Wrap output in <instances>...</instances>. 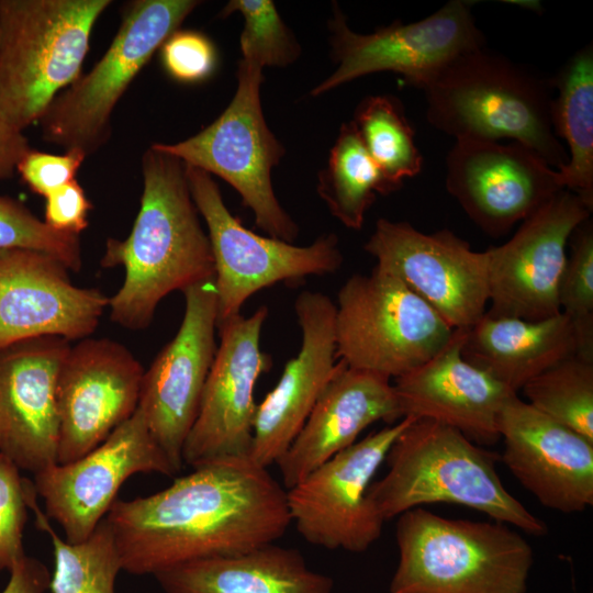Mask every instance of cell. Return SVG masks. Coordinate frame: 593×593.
<instances>
[{
  "label": "cell",
  "instance_id": "obj_20",
  "mask_svg": "<svg viewBox=\"0 0 593 593\" xmlns=\"http://www.w3.org/2000/svg\"><path fill=\"white\" fill-rule=\"evenodd\" d=\"M67 270L41 251L0 250V349L46 336L81 340L94 332L109 298L72 284Z\"/></svg>",
  "mask_w": 593,
  "mask_h": 593
},
{
  "label": "cell",
  "instance_id": "obj_33",
  "mask_svg": "<svg viewBox=\"0 0 593 593\" xmlns=\"http://www.w3.org/2000/svg\"><path fill=\"white\" fill-rule=\"evenodd\" d=\"M235 12L244 20L240 64L262 70L287 67L298 59L301 48L271 0H231L220 13L226 18Z\"/></svg>",
  "mask_w": 593,
  "mask_h": 593
},
{
  "label": "cell",
  "instance_id": "obj_9",
  "mask_svg": "<svg viewBox=\"0 0 593 593\" xmlns=\"http://www.w3.org/2000/svg\"><path fill=\"white\" fill-rule=\"evenodd\" d=\"M261 83V69L239 63L235 94L211 124L181 142L152 146L226 181L251 211L260 230L293 243L298 225L279 203L271 179L284 148L266 123Z\"/></svg>",
  "mask_w": 593,
  "mask_h": 593
},
{
  "label": "cell",
  "instance_id": "obj_28",
  "mask_svg": "<svg viewBox=\"0 0 593 593\" xmlns=\"http://www.w3.org/2000/svg\"><path fill=\"white\" fill-rule=\"evenodd\" d=\"M551 125L568 147V164L557 170L563 189L593 208V47L577 51L550 82Z\"/></svg>",
  "mask_w": 593,
  "mask_h": 593
},
{
  "label": "cell",
  "instance_id": "obj_22",
  "mask_svg": "<svg viewBox=\"0 0 593 593\" xmlns=\"http://www.w3.org/2000/svg\"><path fill=\"white\" fill-rule=\"evenodd\" d=\"M502 460L544 506L579 513L593 504V441L513 394L497 422Z\"/></svg>",
  "mask_w": 593,
  "mask_h": 593
},
{
  "label": "cell",
  "instance_id": "obj_5",
  "mask_svg": "<svg viewBox=\"0 0 593 593\" xmlns=\"http://www.w3.org/2000/svg\"><path fill=\"white\" fill-rule=\"evenodd\" d=\"M399 563L390 593H525L529 544L508 525L439 516L422 507L398 516Z\"/></svg>",
  "mask_w": 593,
  "mask_h": 593
},
{
  "label": "cell",
  "instance_id": "obj_21",
  "mask_svg": "<svg viewBox=\"0 0 593 593\" xmlns=\"http://www.w3.org/2000/svg\"><path fill=\"white\" fill-rule=\"evenodd\" d=\"M294 310L302 333L301 347L286 363L275 388L257 403L254 418L248 458L266 469L287 452L339 362L335 303L322 292L303 291Z\"/></svg>",
  "mask_w": 593,
  "mask_h": 593
},
{
  "label": "cell",
  "instance_id": "obj_10",
  "mask_svg": "<svg viewBox=\"0 0 593 593\" xmlns=\"http://www.w3.org/2000/svg\"><path fill=\"white\" fill-rule=\"evenodd\" d=\"M184 166L192 200L205 222L211 244L217 331L240 315L243 305L256 292L340 268L344 257L335 234L321 235L306 246L256 234L230 212L210 174Z\"/></svg>",
  "mask_w": 593,
  "mask_h": 593
},
{
  "label": "cell",
  "instance_id": "obj_7",
  "mask_svg": "<svg viewBox=\"0 0 593 593\" xmlns=\"http://www.w3.org/2000/svg\"><path fill=\"white\" fill-rule=\"evenodd\" d=\"M195 0H135L103 56L58 93L40 121L42 138L96 154L111 137L115 105L154 53L199 5Z\"/></svg>",
  "mask_w": 593,
  "mask_h": 593
},
{
  "label": "cell",
  "instance_id": "obj_17",
  "mask_svg": "<svg viewBox=\"0 0 593 593\" xmlns=\"http://www.w3.org/2000/svg\"><path fill=\"white\" fill-rule=\"evenodd\" d=\"M266 306L228 321L202 392L195 421L186 439L183 465L195 468L224 458L248 457L257 403L255 387L271 368L260 348Z\"/></svg>",
  "mask_w": 593,
  "mask_h": 593
},
{
  "label": "cell",
  "instance_id": "obj_40",
  "mask_svg": "<svg viewBox=\"0 0 593 593\" xmlns=\"http://www.w3.org/2000/svg\"><path fill=\"white\" fill-rule=\"evenodd\" d=\"M10 571V579L2 593H45L51 574L43 562L27 557L18 560Z\"/></svg>",
  "mask_w": 593,
  "mask_h": 593
},
{
  "label": "cell",
  "instance_id": "obj_19",
  "mask_svg": "<svg viewBox=\"0 0 593 593\" xmlns=\"http://www.w3.org/2000/svg\"><path fill=\"white\" fill-rule=\"evenodd\" d=\"M144 369L123 345L83 338L70 347L57 377V463L99 446L138 406Z\"/></svg>",
  "mask_w": 593,
  "mask_h": 593
},
{
  "label": "cell",
  "instance_id": "obj_11",
  "mask_svg": "<svg viewBox=\"0 0 593 593\" xmlns=\"http://www.w3.org/2000/svg\"><path fill=\"white\" fill-rule=\"evenodd\" d=\"M472 2L451 0L423 20L394 21L371 33L351 30L337 4L328 22L335 70L312 91L317 97L362 76L381 71L399 75L424 89L457 55L485 46L471 12Z\"/></svg>",
  "mask_w": 593,
  "mask_h": 593
},
{
  "label": "cell",
  "instance_id": "obj_29",
  "mask_svg": "<svg viewBox=\"0 0 593 593\" xmlns=\"http://www.w3.org/2000/svg\"><path fill=\"white\" fill-rule=\"evenodd\" d=\"M395 189L366 150L353 122L343 123L327 165L318 174L317 192L345 227L360 230L378 194Z\"/></svg>",
  "mask_w": 593,
  "mask_h": 593
},
{
  "label": "cell",
  "instance_id": "obj_8",
  "mask_svg": "<svg viewBox=\"0 0 593 593\" xmlns=\"http://www.w3.org/2000/svg\"><path fill=\"white\" fill-rule=\"evenodd\" d=\"M336 351L355 369L398 378L434 357L454 328L394 276L373 268L337 294Z\"/></svg>",
  "mask_w": 593,
  "mask_h": 593
},
{
  "label": "cell",
  "instance_id": "obj_34",
  "mask_svg": "<svg viewBox=\"0 0 593 593\" xmlns=\"http://www.w3.org/2000/svg\"><path fill=\"white\" fill-rule=\"evenodd\" d=\"M571 255L558 289L560 313L570 321L578 354L593 359V223L585 220L572 233Z\"/></svg>",
  "mask_w": 593,
  "mask_h": 593
},
{
  "label": "cell",
  "instance_id": "obj_4",
  "mask_svg": "<svg viewBox=\"0 0 593 593\" xmlns=\"http://www.w3.org/2000/svg\"><path fill=\"white\" fill-rule=\"evenodd\" d=\"M550 82L485 46L463 52L427 83L426 119L456 139H512L553 169L568 164L551 125Z\"/></svg>",
  "mask_w": 593,
  "mask_h": 593
},
{
  "label": "cell",
  "instance_id": "obj_25",
  "mask_svg": "<svg viewBox=\"0 0 593 593\" xmlns=\"http://www.w3.org/2000/svg\"><path fill=\"white\" fill-rule=\"evenodd\" d=\"M401 418L391 379L342 360L302 429L278 460L283 484L292 488L315 468L356 443L369 425Z\"/></svg>",
  "mask_w": 593,
  "mask_h": 593
},
{
  "label": "cell",
  "instance_id": "obj_41",
  "mask_svg": "<svg viewBox=\"0 0 593 593\" xmlns=\"http://www.w3.org/2000/svg\"><path fill=\"white\" fill-rule=\"evenodd\" d=\"M31 149L23 132L12 127L0 118V181L16 172V167Z\"/></svg>",
  "mask_w": 593,
  "mask_h": 593
},
{
  "label": "cell",
  "instance_id": "obj_26",
  "mask_svg": "<svg viewBox=\"0 0 593 593\" xmlns=\"http://www.w3.org/2000/svg\"><path fill=\"white\" fill-rule=\"evenodd\" d=\"M165 593H331V577L312 570L299 550L267 544L186 561L155 574Z\"/></svg>",
  "mask_w": 593,
  "mask_h": 593
},
{
  "label": "cell",
  "instance_id": "obj_6",
  "mask_svg": "<svg viewBox=\"0 0 593 593\" xmlns=\"http://www.w3.org/2000/svg\"><path fill=\"white\" fill-rule=\"evenodd\" d=\"M111 0H0V118L23 132L75 82Z\"/></svg>",
  "mask_w": 593,
  "mask_h": 593
},
{
  "label": "cell",
  "instance_id": "obj_14",
  "mask_svg": "<svg viewBox=\"0 0 593 593\" xmlns=\"http://www.w3.org/2000/svg\"><path fill=\"white\" fill-rule=\"evenodd\" d=\"M182 293L181 324L144 371L137 406L176 472L183 466V446L217 349L214 277L189 286Z\"/></svg>",
  "mask_w": 593,
  "mask_h": 593
},
{
  "label": "cell",
  "instance_id": "obj_3",
  "mask_svg": "<svg viewBox=\"0 0 593 593\" xmlns=\"http://www.w3.org/2000/svg\"><path fill=\"white\" fill-rule=\"evenodd\" d=\"M495 456L454 427L413 419L390 447L384 460L389 470L371 482L367 496L384 522L424 504L452 503L545 535L546 524L503 485Z\"/></svg>",
  "mask_w": 593,
  "mask_h": 593
},
{
  "label": "cell",
  "instance_id": "obj_18",
  "mask_svg": "<svg viewBox=\"0 0 593 593\" xmlns=\"http://www.w3.org/2000/svg\"><path fill=\"white\" fill-rule=\"evenodd\" d=\"M446 189L481 231L500 237L563 187L558 171L527 146L456 139L446 158Z\"/></svg>",
  "mask_w": 593,
  "mask_h": 593
},
{
  "label": "cell",
  "instance_id": "obj_31",
  "mask_svg": "<svg viewBox=\"0 0 593 593\" xmlns=\"http://www.w3.org/2000/svg\"><path fill=\"white\" fill-rule=\"evenodd\" d=\"M366 150L384 179L398 190L405 178L421 172L423 156L400 102L391 96H370L351 121Z\"/></svg>",
  "mask_w": 593,
  "mask_h": 593
},
{
  "label": "cell",
  "instance_id": "obj_23",
  "mask_svg": "<svg viewBox=\"0 0 593 593\" xmlns=\"http://www.w3.org/2000/svg\"><path fill=\"white\" fill-rule=\"evenodd\" d=\"M70 346L37 337L0 349V454L34 474L57 463V377Z\"/></svg>",
  "mask_w": 593,
  "mask_h": 593
},
{
  "label": "cell",
  "instance_id": "obj_37",
  "mask_svg": "<svg viewBox=\"0 0 593 593\" xmlns=\"http://www.w3.org/2000/svg\"><path fill=\"white\" fill-rule=\"evenodd\" d=\"M159 49L164 69L179 82H201L215 70L217 61L215 46L199 31L177 30Z\"/></svg>",
  "mask_w": 593,
  "mask_h": 593
},
{
  "label": "cell",
  "instance_id": "obj_35",
  "mask_svg": "<svg viewBox=\"0 0 593 593\" xmlns=\"http://www.w3.org/2000/svg\"><path fill=\"white\" fill-rule=\"evenodd\" d=\"M13 248L47 254L68 270L82 265L79 235L51 228L21 202L0 194V250Z\"/></svg>",
  "mask_w": 593,
  "mask_h": 593
},
{
  "label": "cell",
  "instance_id": "obj_27",
  "mask_svg": "<svg viewBox=\"0 0 593 593\" xmlns=\"http://www.w3.org/2000/svg\"><path fill=\"white\" fill-rule=\"evenodd\" d=\"M578 354L566 315L527 321L484 315L466 329L465 360L517 393L529 380Z\"/></svg>",
  "mask_w": 593,
  "mask_h": 593
},
{
  "label": "cell",
  "instance_id": "obj_32",
  "mask_svg": "<svg viewBox=\"0 0 593 593\" xmlns=\"http://www.w3.org/2000/svg\"><path fill=\"white\" fill-rule=\"evenodd\" d=\"M521 390L534 409L593 441V359L575 354Z\"/></svg>",
  "mask_w": 593,
  "mask_h": 593
},
{
  "label": "cell",
  "instance_id": "obj_15",
  "mask_svg": "<svg viewBox=\"0 0 593 593\" xmlns=\"http://www.w3.org/2000/svg\"><path fill=\"white\" fill-rule=\"evenodd\" d=\"M149 472L177 473L136 409L85 456L35 473L34 486L44 501L46 516L59 524L66 541L78 544L107 516L125 480Z\"/></svg>",
  "mask_w": 593,
  "mask_h": 593
},
{
  "label": "cell",
  "instance_id": "obj_24",
  "mask_svg": "<svg viewBox=\"0 0 593 593\" xmlns=\"http://www.w3.org/2000/svg\"><path fill=\"white\" fill-rule=\"evenodd\" d=\"M466 329L422 366L395 378L393 389L401 418H427L454 427L480 444L499 436L500 413L517 394L463 359Z\"/></svg>",
  "mask_w": 593,
  "mask_h": 593
},
{
  "label": "cell",
  "instance_id": "obj_1",
  "mask_svg": "<svg viewBox=\"0 0 593 593\" xmlns=\"http://www.w3.org/2000/svg\"><path fill=\"white\" fill-rule=\"evenodd\" d=\"M147 496L118 500L105 519L122 570L153 574L275 542L291 518L286 491L248 457L203 463Z\"/></svg>",
  "mask_w": 593,
  "mask_h": 593
},
{
  "label": "cell",
  "instance_id": "obj_13",
  "mask_svg": "<svg viewBox=\"0 0 593 593\" xmlns=\"http://www.w3.org/2000/svg\"><path fill=\"white\" fill-rule=\"evenodd\" d=\"M412 421L402 418L369 434L286 491L291 523L305 540L359 553L380 537L384 521L367 492L390 447Z\"/></svg>",
  "mask_w": 593,
  "mask_h": 593
},
{
  "label": "cell",
  "instance_id": "obj_38",
  "mask_svg": "<svg viewBox=\"0 0 593 593\" xmlns=\"http://www.w3.org/2000/svg\"><path fill=\"white\" fill-rule=\"evenodd\" d=\"M86 158L77 149L65 150L59 155L31 148L18 164L16 172L30 190L46 197L75 180Z\"/></svg>",
  "mask_w": 593,
  "mask_h": 593
},
{
  "label": "cell",
  "instance_id": "obj_16",
  "mask_svg": "<svg viewBox=\"0 0 593 593\" xmlns=\"http://www.w3.org/2000/svg\"><path fill=\"white\" fill-rule=\"evenodd\" d=\"M591 211L579 197L562 189L525 219L506 243L486 249L491 306L485 313L527 321L559 314L567 244Z\"/></svg>",
  "mask_w": 593,
  "mask_h": 593
},
{
  "label": "cell",
  "instance_id": "obj_12",
  "mask_svg": "<svg viewBox=\"0 0 593 593\" xmlns=\"http://www.w3.org/2000/svg\"><path fill=\"white\" fill-rule=\"evenodd\" d=\"M363 248L376 268L402 281L451 328L467 329L486 312L488 253L474 251L450 230L427 234L379 219Z\"/></svg>",
  "mask_w": 593,
  "mask_h": 593
},
{
  "label": "cell",
  "instance_id": "obj_36",
  "mask_svg": "<svg viewBox=\"0 0 593 593\" xmlns=\"http://www.w3.org/2000/svg\"><path fill=\"white\" fill-rule=\"evenodd\" d=\"M0 454V570H10L25 556L23 529L27 518V494L31 481Z\"/></svg>",
  "mask_w": 593,
  "mask_h": 593
},
{
  "label": "cell",
  "instance_id": "obj_2",
  "mask_svg": "<svg viewBox=\"0 0 593 593\" xmlns=\"http://www.w3.org/2000/svg\"><path fill=\"white\" fill-rule=\"evenodd\" d=\"M141 205L128 236L108 238L103 268L122 267L124 280L109 298L112 322L132 331L147 327L159 302L214 277L208 233L199 219L178 158L150 147L142 157Z\"/></svg>",
  "mask_w": 593,
  "mask_h": 593
},
{
  "label": "cell",
  "instance_id": "obj_39",
  "mask_svg": "<svg viewBox=\"0 0 593 593\" xmlns=\"http://www.w3.org/2000/svg\"><path fill=\"white\" fill-rule=\"evenodd\" d=\"M91 209L83 188L75 179L45 197L43 221L55 231L79 235L89 224Z\"/></svg>",
  "mask_w": 593,
  "mask_h": 593
},
{
  "label": "cell",
  "instance_id": "obj_30",
  "mask_svg": "<svg viewBox=\"0 0 593 593\" xmlns=\"http://www.w3.org/2000/svg\"><path fill=\"white\" fill-rule=\"evenodd\" d=\"M36 497L33 483L27 504L36 516V526L49 535L54 549L51 593H115V580L122 564L105 517L86 540L70 544L49 525V518L40 510Z\"/></svg>",
  "mask_w": 593,
  "mask_h": 593
}]
</instances>
